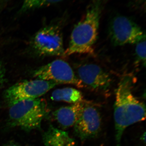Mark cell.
I'll return each instance as SVG.
<instances>
[{"mask_svg": "<svg viewBox=\"0 0 146 146\" xmlns=\"http://www.w3.org/2000/svg\"><path fill=\"white\" fill-rule=\"evenodd\" d=\"M133 82L131 76H123L116 91L114 113L116 146H120L127 128L145 119V106L132 93Z\"/></svg>", "mask_w": 146, "mask_h": 146, "instance_id": "6da1fadb", "label": "cell"}, {"mask_svg": "<svg viewBox=\"0 0 146 146\" xmlns=\"http://www.w3.org/2000/svg\"><path fill=\"white\" fill-rule=\"evenodd\" d=\"M108 1L91 0L82 19L73 29L69 46L63 56L94 53V46L98 38L100 19Z\"/></svg>", "mask_w": 146, "mask_h": 146, "instance_id": "7a4b0ae2", "label": "cell"}, {"mask_svg": "<svg viewBox=\"0 0 146 146\" xmlns=\"http://www.w3.org/2000/svg\"><path fill=\"white\" fill-rule=\"evenodd\" d=\"M48 114V104L44 99L22 101L9 107L7 125L27 131L38 129Z\"/></svg>", "mask_w": 146, "mask_h": 146, "instance_id": "3957f363", "label": "cell"}, {"mask_svg": "<svg viewBox=\"0 0 146 146\" xmlns=\"http://www.w3.org/2000/svg\"><path fill=\"white\" fill-rule=\"evenodd\" d=\"M60 24L44 27L37 32L31 41L32 48L39 56H63L65 52Z\"/></svg>", "mask_w": 146, "mask_h": 146, "instance_id": "277c9868", "label": "cell"}, {"mask_svg": "<svg viewBox=\"0 0 146 146\" xmlns=\"http://www.w3.org/2000/svg\"><path fill=\"white\" fill-rule=\"evenodd\" d=\"M57 85L54 82L39 79L21 82L4 91V100L9 107L22 101L38 98Z\"/></svg>", "mask_w": 146, "mask_h": 146, "instance_id": "5b68a950", "label": "cell"}, {"mask_svg": "<svg viewBox=\"0 0 146 146\" xmlns=\"http://www.w3.org/2000/svg\"><path fill=\"white\" fill-rule=\"evenodd\" d=\"M110 36L115 46L136 44L146 38L145 34L134 21L123 16H117L110 22Z\"/></svg>", "mask_w": 146, "mask_h": 146, "instance_id": "8992f818", "label": "cell"}, {"mask_svg": "<svg viewBox=\"0 0 146 146\" xmlns=\"http://www.w3.org/2000/svg\"><path fill=\"white\" fill-rule=\"evenodd\" d=\"M32 75L36 79L54 82L58 84H69L79 88L84 87L70 65L60 59L39 67L33 71Z\"/></svg>", "mask_w": 146, "mask_h": 146, "instance_id": "52a82bcc", "label": "cell"}, {"mask_svg": "<svg viewBox=\"0 0 146 146\" xmlns=\"http://www.w3.org/2000/svg\"><path fill=\"white\" fill-rule=\"evenodd\" d=\"M101 125L99 110L94 105L84 102L80 115L74 126L76 136L82 141L94 138L100 131Z\"/></svg>", "mask_w": 146, "mask_h": 146, "instance_id": "ba28073f", "label": "cell"}, {"mask_svg": "<svg viewBox=\"0 0 146 146\" xmlns=\"http://www.w3.org/2000/svg\"><path fill=\"white\" fill-rule=\"evenodd\" d=\"M76 75L83 84L97 91H106L109 88L112 80L110 75L99 65L86 63L76 69Z\"/></svg>", "mask_w": 146, "mask_h": 146, "instance_id": "9c48e42d", "label": "cell"}, {"mask_svg": "<svg viewBox=\"0 0 146 146\" xmlns=\"http://www.w3.org/2000/svg\"><path fill=\"white\" fill-rule=\"evenodd\" d=\"M84 102L74 104L68 106L58 108L53 113L54 119L64 128L71 127L74 125L78 120Z\"/></svg>", "mask_w": 146, "mask_h": 146, "instance_id": "30bf717a", "label": "cell"}, {"mask_svg": "<svg viewBox=\"0 0 146 146\" xmlns=\"http://www.w3.org/2000/svg\"><path fill=\"white\" fill-rule=\"evenodd\" d=\"M45 146H75V142L64 131L50 125L42 135Z\"/></svg>", "mask_w": 146, "mask_h": 146, "instance_id": "8fae6325", "label": "cell"}, {"mask_svg": "<svg viewBox=\"0 0 146 146\" xmlns=\"http://www.w3.org/2000/svg\"><path fill=\"white\" fill-rule=\"evenodd\" d=\"M51 99L56 101H64L74 104L83 102V97L78 90L67 87L55 90L51 94Z\"/></svg>", "mask_w": 146, "mask_h": 146, "instance_id": "7c38bea8", "label": "cell"}, {"mask_svg": "<svg viewBox=\"0 0 146 146\" xmlns=\"http://www.w3.org/2000/svg\"><path fill=\"white\" fill-rule=\"evenodd\" d=\"M63 0H23L20 12H26L35 9L47 6L62 1Z\"/></svg>", "mask_w": 146, "mask_h": 146, "instance_id": "4fadbf2b", "label": "cell"}, {"mask_svg": "<svg viewBox=\"0 0 146 146\" xmlns=\"http://www.w3.org/2000/svg\"><path fill=\"white\" fill-rule=\"evenodd\" d=\"M136 44L135 51L137 61L142 63L145 66L146 65V38Z\"/></svg>", "mask_w": 146, "mask_h": 146, "instance_id": "5bb4252c", "label": "cell"}, {"mask_svg": "<svg viewBox=\"0 0 146 146\" xmlns=\"http://www.w3.org/2000/svg\"><path fill=\"white\" fill-rule=\"evenodd\" d=\"M6 70L4 65L0 61V84L5 81Z\"/></svg>", "mask_w": 146, "mask_h": 146, "instance_id": "9a60e30c", "label": "cell"}, {"mask_svg": "<svg viewBox=\"0 0 146 146\" xmlns=\"http://www.w3.org/2000/svg\"><path fill=\"white\" fill-rule=\"evenodd\" d=\"M3 146H21L17 143L14 141H11L9 143H7Z\"/></svg>", "mask_w": 146, "mask_h": 146, "instance_id": "2e32d148", "label": "cell"}, {"mask_svg": "<svg viewBox=\"0 0 146 146\" xmlns=\"http://www.w3.org/2000/svg\"><path fill=\"white\" fill-rule=\"evenodd\" d=\"M3 1L4 0H0V8L1 7L2 5L3 2Z\"/></svg>", "mask_w": 146, "mask_h": 146, "instance_id": "e0dca14e", "label": "cell"}]
</instances>
